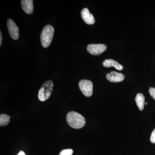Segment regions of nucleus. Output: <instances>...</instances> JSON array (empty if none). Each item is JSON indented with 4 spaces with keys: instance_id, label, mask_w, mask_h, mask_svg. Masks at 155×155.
<instances>
[{
    "instance_id": "f257e3e1",
    "label": "nucleus",
    "mask_w": 155,
    "mask_h": 155,
    "mask_svg": "<svg viewBox=\"0 0 155 155\" xmlns=\"http://www.w3.org/2000/svg\"><path fill=\"white\" fill-rule=\"evenodd\" d=\"M67 121L69 126L75 129H80L84 126L85 119L82 115L77 112H69L67 114Z\"/></svg>"
},
{
    "instance_id": "f03ea898",
    "label": "nucleus",
    "mask_w": 155,
    "mask_h": 155,
    "mask_svg": "<svg viewBox=\"0 0 155 155\" xmlns=\"http://www.w3.org/2000/svg\"><path fill=\"white\" fill-rule=\"evenodd\" d=\"M54 32V29L52 25L45 26L41 35V41L43 47L46 48L49 46L53 40Z\"/></svg>"
},
{
    "instance_id": "7ed1b4c3",
    "label": "nucleus",
    "mask_w": 155,
    "mask_h": 155,
    "mask_svg": "<svg viewBox=\"0 0 155 155\" xmlns=\"http://www.w3.org/2000/svg\"><path fill=\"white\" fill-rule=\"evenodd\" d=\"M54 83L51 80H48L42 85L38 92V97L41 101L47 100L53 91Z\"/></svg>"
},
{
    "instance_id": "20e7f679",
    "label": "nucleus",
    "mask_w": 155,
    "mask_h": 155,
    "mask_svg": "<svg viewBox=\"0 0 155 155\" xmlns=\"http://www.w3.org/2000/svg\"><path fill=\"white\" fill-rule=\"evenodd\" d=\"M79 88L85 96L89 97L93 94L92 82L88 80H82L78 84Z\"/></svg>"
},
{
    "instance_id": "39448f33",
    "label": "nucleus",
    "mask_w": 155,
    "mask_h": 155,
    "mask_svg": "<svg viewBox=\"0 0 155 155\" xmlns=\"http://www.w3.org/2000/svg\"><path fill=\"white\" fill-rule=\"evenodd\" d=\"M107 47L104 44H91L87 47V51L93 55H98L102 54L107 49Z\"/></svg>"
},
{
    "instance_id": "423d86ee",
    "label": "nucleus",
    "mask_w": 155,
    "mask_h": 155,
    "mask_svg": "<svg viewBox=\"0 0 155 155\" xmlns=\"http://www.w3.org/2000/svg\"><path fill=\"white\" fill-rule=\"evenodd\" d=\"M7 26L9 35L11 38L17 40L19 38V29L15 22L11 19H9L7 22Z\"/></svg>"
},
{
    "instance_id": "0eeeda50",
    "label": "nucleus",
    "mask_w": 155,
    "mask_h": 155,
    "mask_svg": "<svg viewBox=\"0 0 155 155\" xmlns=\"http://www.w3.org/2000/svg\"><path fill=\"white\" fill-rule=\"evenodd\" d=\"M106 78L109 81L112 82H121L125 79V76L121 73L113 71L106 75Z\"/></svg>"
},
{
    "instance_id": "6e6552de",
    "label": "nucleus",
    "mask_w": 155,
    "mask_h": 155,
    "mask_svg": "<svg viewBox=\"0 0 155 155\" xmlns=\"http://www.w3.org/2000/svg\"><path fill=\"white\" fill-rule=\"evenodd\" d=\"M81 18L88 25H92L94 23V17L90 13L88 9L86 8H84L81 11Z\"/></svg>"
},
{
    "instance_id": "1a4fd4ad",
    "label": "nucleus",
    "mask_w": 155,
    "mask_h": 155,
    "mask_svg": "<svg viewBox=\"0 0 155 155\" xmlns=\"http://www.w3.org/2000/svg\"><path fill=\"white\" fill-rule=\"evenodd\" d=\"M33 1L32 0H22L21 6L22 10L26 14H30L33 12Z\"/></svg>"
},
{
    "instance_id": "9d476101",
    "label": "nucleus",
    "mask_w": 155,
    "mask_h": 155,
    "mask_svg": "<svg viewBox=\"0 0 155 155\" xmlns=\"http://www.w3.org/2000/svg\"><path fill=\"white\" fill-rule=\"evenodd\" d=\"M103 65L104 67H107V68L114 67L118 70H122L123 69V66L122 65L112 59L105 60L103 63Z\"/></svg>"
},
{
    "instance_id": "9b49d317",
    "label": "nucleus",
    "mask_w": 155,
    "mask_h": 155,
    "mask_svg": "<svg viewBox=\"0 0 155 155\" xmlns=\"http://www.w3.org/2000/svg\"><path fill=\"white\" fill-rule=\"evenodd\" d=\"M135 101L140 110L142 111L145 104V97L141 93H139L137 95Z\"/></svg>"
},
{
    "instance_id": "f8f14e48",
    "label": "nucleus",
    "mask_w": 155,
    "mask_h": 155,
    "mask_svg": "<svg viewBox=\"0 0 155 155\" xmlns=\"http://www.w3.org/2000/svg\"><path fill=\"white\" fill-rule=\"evenodd\" d=\"M10 116L5 114H2L0 115V126H5L10 122Z\"/></svg>"
},
{
    "instance_id": "ddd939ff",
    "label": "nucleus",
    "mask_w": 155,
    "mask_h": 155,
    "mask_svg": "<svg viewBox=\"0 0 155 155\" xmlns=\"http://www.w3.org/2000/svg\"><path fill=\"white\" fill-rule=\"evenodd\" d=\"M73 152V150L70 149L64 150L60 153L59 155H72Z\"/></svg>"
},
{
    "instance_id": "4468645a",
    "label": "nucleus",
    "mask_w": 155,
    "mask_h": 155,
    "mask_svg": "<svg viewBox=\"0 0 155 155\" xmlns=\"http://www.w3.org/2000/svg\"><path fill=\"white\" fill-rule=\"evenodd\" d=\"M149 92L151 96L155 100V88L154 87H150Z\"/></svg>"
},
{
    "instance_id": "2eb2a0df",
    "label": "nucleus",
    "mask_w": 155,
    "mask_h": 155,
    "mask_svg": "<svg viewBox=\"0 0 155 155\" xmlns=\"http://www.w3.org/2000/svg\"><path fill=\"white\" fill-rule=\"evenodd\" d=\"M151 142L153 143H155V128L153 130L152 133L151 135L150 138Z\"/></svg>"
},
{
    "instance_id": "dca6fc26",
    "label": "nucleus",
    "mask_w": 155,
    "mask_h": 155,
    "mask_svg": "<svg viewBox=\"0 0 155 155\" xmlns=\"http://www.w3.org/2000/svg\"><path fill=\"white\" fill-rule=\"evenodd\" d=\"M2 31H0V45H2Z\"/></svg>"
}]
</instances>
